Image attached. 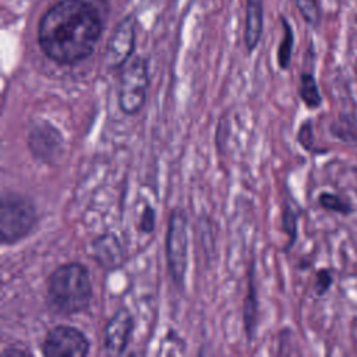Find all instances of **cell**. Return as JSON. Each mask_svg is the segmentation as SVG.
Here are the masks:
<instances>
[{
	"label": "cell",
	"mask_w": 357,
	"mask_h": 357,
	"mask_svg": "<svg viewBox=\"0 0 357 357\" xmlns=\"http://www.w3.org/2000/svg\"><path fill=\"white\" fill-rule=\"evenodd\" d=\"M99 10L88 0H59L38 25L43 54L60 66H73L91 56L102 36Z\"/></svg>",
	"instance_id": "6da1fadb"
},
{
	"label": "cell",
	"mask_w": 357,
	"mask_h": 357,
	"mask_svg": "<svg viewBox=\"0 0 357 357\" xmlns=\"http://www.w3.org/2000/svg\"><path fill=\"white\" fill-rule=\"evenodd\" d=\"M46 301L57 315H75L92 301V283L85 265L67 262L57 266L46 282Z\"/></svg>",
	"instance_id": "7a4b0ae2"
},
{
	"label": "cell",
	"mask_w": 357,
	"mask_h": 357,
	"mask_svg": "<svg viewBox=\"0 0 357 357\" xmlns=\"http://www.w3.org/2000/svg\"><path fill=\"white\" fill-rule=\"evenodd\" d=\"M36 223L35 205L21 194L6 191L0 206V240L11 245L26 237Z\"/></svg>",
	"instance_id": "3957f363"
},
{
	"label": "cell",
	"mask_w": 357,
	"mask_h": 357,
	"mask_svg": "<svg viewBox=\"0 0 357 357\" xmlns=\"http://www.w3.org/2000/svg\"><path fill=\"white\" fill-rule=\"evenodd\" d=\"M148 85V61L142 56L131 57L123 66L117 91V105L124 114L132 116L141 112L146 100Z\"/></svg>",
	"instance_id": "277c9868"
},
{
	"label": "cell",
	"mask_w": 357,
	"mask_h": 357,
	"mask_svg": "<svg viewBox=\"0 0 357 357\" xmlns=\"http://www.w3.org/2000/svg\"><path fill=\"white\" fill-rule=\"evenodd\" d=\"M166 262L169 273L177 286H181L188 265L187 216L183 209H173L169 216L166 238Z\"/></svg>",
	"instance_id": "5b68a950"
},
{
	"label": "cell",
	"mask_w": 357,
	"mask_h": 357,
	"mask_svg": "<svg viewBox=\"0 0 357 357\" xmlns=\"http://www.w3.org/2000/svg\"><path fill=\"white\" fill-rule=\"evenodd\" d=\"M89 346V340L79 329L57 325L47 331L40 349L46 357H84Z\"/></svg>",
	"instance_id": "8992f818"
},
{
	"label": "cell",
	"mask_w": 357,
	"mask_h": 357,
	"mask_svg": "<svg viewBox=\"0 0 357 357\" xmlns=\"http://www.w3.org/2000/svg\"><path fill=\"white\" fill-rule=\"evenodd\" d=\"M135 47V17L127 15L113 29L106 49L105 64L109 68L123 67L134 53Z\"/></svg>",
	"instance_id": "52a82bcc"
},
{
	"label": "cell",
	"mask_w": 357,
	"mask_h": 357,
	"mask_svg": "<svg viewBox=\"0 0 357 357\" xmlns=\"http://www.w3.org/2000/svg\"><path fill=\"white\" fill-rule=\"evenodd\" d=\"M28 148L31 153L46 163H53L64 151V141L60 131L49 121H36L31 126L28 135Z\"/></svg>",
	"instance_id": "ba28073f"
},
{
	"label": "cell",
	"mask_w": 357,
	"mask_h": 357,
	"mask_svg": "<svg viewBox=\"0 0 357 357\" xmlns=\"http://www.w3.org/2000/svg\"><path fill=\"white\" fill-rule=\"evenodd\" d=\"M134 329V319L128 310L120 308L109 319L103 332L102 354L120 356L126 351L131 333Z\"/></svg>",
	"instance_id": "9c48e42d"
},
{
	"label": "cell",
	"mask_w": 357,
	"mask_h": 357,
	"mask_svg": "<svg viewBox=\"0 0 357 357\" xmlns=\"http://www.w3.org/2000/svg\"><path fill=\"white\" fill-rule=\"evenodd\" d=\"M91 255L103 269L113 271L123 265L124 251L119 237L113 233H105L91 243Z\"/></svg>",
	"instance_id": "30bf717a"
},
{
	"label": "cell",
	"mask_w": 357,
	"mask_h": 357,
	"mask_svg": "<svg viewBox=\"0 0 357 357\" xmlns=\"http://www.w3.org/2000/svg\"><path fill=\"white\" fill-rule=\"evenodd\" d=\"M264 29V0H245L244 45L251 53L259 43Z\"/></svg>",
	"instance_id": "8fae6325"
},
{
	"label": "cell",
	"mask_w": 357,
	"mask_h": 357,
	"mask_svg": "<svg viewBox=\"0 0 357 357\" xmlns=\"http://www.w3.org/2000/svg\"><path fill=\"white\" fill-rule=\"evenodd\" d=\"M243 321H244L245 335L251 340L254 337V333L257 329V321H258V300H257V293H255L254 280H252V271L250 273V280H248V293L244 298V305H243Z\"/></svg>",
	"instance_id": "7c38bea8"
},
{
	"label": "cell",
	"mask_w": 357,
	"mask_h": 357,
	"mask_svg": "<svg viewBox=\"0 0 357 357\" xmlns=\"http://www.w3.org/2000/svg\"><path fill=\"white\" fill-rule=\"evenodd\" d=\"M298 95L304 105L310 109H317L322 105V96L318 84L311 73H303L300 77Z\"/></svg>",
	"instance_id": "4fadbf2b"
},
{
	"label": "cell",
	"mask_w": 357,
	"mask_h": 357,
	"mask_svg": "<svg viewBox=\"0 0 357 357\" xmlns=\"http://www.w3.org/2000/svg\"><path fill=\"white\" fill-rule=\"evenodd\" d=\"M280 21H282V26H283V38H282V42L278 49V63L282 70H286L291 60L294 35H293L291 25L287 22V20L284 17H282Z\"/></svg>",
	"instance_id": "5bb4252c"
},
{
	"label": "cell",
	"mask_w": 357,
	"mask_h": 357,
	"mask_svg": "<svg viewBox=\"0 0 357 357\" xmlns=\"http://www.w3.org/2000/svg\"><path fill=\"white\" fill-rule=\"evenodd\" d=\"M318 204L321 208L335 213H340L343 216H347L353 212V206L350 202L343 199L340 195L332 192H321L318 195Z\"/></svg>",
	"instance_id": "9a60e30c"
},
{
	"label": "cell",
	"mask_w": 357,
	"mask_h": 357,
	"mask_svg": "<svg viewBox=\"0 0 357 357\" xmlns=\"http://www.w3.org/2000/svg\"><path fill=\"white\" fill-rule=\"evenodd\" d=\"M296 6L303 20L312 28H317L321 21L319 0H296Z\"/></svg>",
	"instance_id": "2e32d148"
},
{
	"label": "cell",
	"mask_w": 357,
	"mask_h": 357,
	"mask_svg": "<svg viewBox=\"0 0 357 357\" xmlns=\"http://www.w3.org/2000/svg\"><path fill=\"white\" fill-rule=\"evenodd\" d=\"M297 218H298V215L290 206H286L283 209V213H282L283 230L289 236V241L286 244V250L291 248V245H293V243H294V240L297 237Z\"/></svg>",
	"instance_id": "e0dca14e"
},
{
	"label": "cell",
	"mask_w": 357,
	"mask_h": 357,
	"mask_svg": "<svg viewBox=\"0 0 357 357\" xmlns=\"http://www.w3.org/2000/svg\"><path fill=\"white\" fill-rule=\"evenodd\" d=\"M297 141L300 142V145L310 151V152H318L315 149V137H314V131H312V123L311 120H307L301 124V127L298 128V134H297Z\"/></svg>",
	"instance_id": "ac0fdd59"
},
{
	"label": "cell",
	"mask_w": 357,
	"mask_h": 357,
	"mask_svg": "<svg viewBox=\"0 0 357 357\" xmlns=\"http://www.w3.org/2000/svg\"><path fill=\"white\" fill-rule=\"evenodd\" d=\"M332 283H333V278H332L331 271L319 269L317 272V279H315V293L318 296L325 294L329 290V287L332 286Z\"/></svg>",
	"instance_id": "d6986e66"
},
{
	"label": "cell",
	"mask_w": 357,
	"mask_h": 357,
	"mask_svg": "<svg viewBox=\"0 0 357 357\" xmlns=\"http://www.w3.org/2000/svg\"><path fill=\"white\" fill-rule=\"evenodd\" d=\"M139 229L145 233H152L153 229H155V211L152 206L146 205L142 215H141V219H139Z\"/></svg>",
	"instance_id": "ffe728a7"
},
{
	"label": "cell",
	"mask_w": 357,
	"mask_h": 357,
	"mask_svg": "<svg viewBox=\"0 0 357 357\" xmlns=\"http://www.w3.org/2000/svg\"><path fill=\"white\" fill-rule=\"evenodd\" d=\"M1 356H3V357H15V356H18V357H24V356H29V353H28V351H25V350H22V349H14V347H10V349L4 350Z\"/></svg>",
	"instance_id": "44dd1931"
}]
</instances>
